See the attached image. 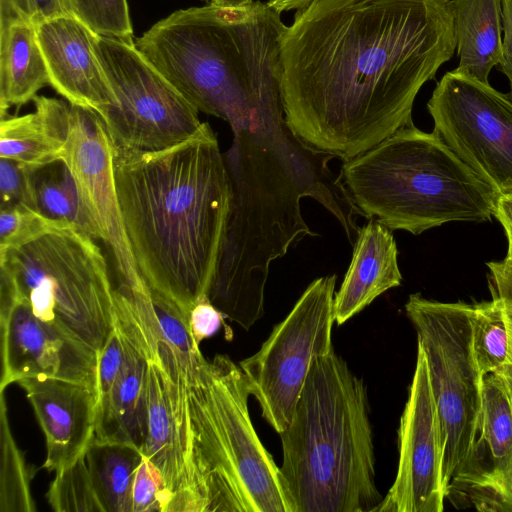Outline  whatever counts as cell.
Wrapping results in <instances>:
<instances>
[{"instance_id": "5b68a950", "label": "cell", "mask_w": 512, "mask_h": 512, "mask_svg": "<svg viewBox=\"0 0 512 512\" xmlns=\"http://www.w3.org/2000/svg\"><path fill=\"white\" fill-rule=\"evenodd\" d=\"M280 437L293 512H376L383 498L366 386L334 350L312 363Z\"/></svg>"}, {"instance_id": "52a82bcc", "label": "cell", "mask_w": 512, "mask_h": 512, "mask_svg": "<svg viewBox=\"0 0 512 512\" xmlns=\"http://www.w3.org/2000/svg\"><path fill=\"white\" fill-rule=\"evenodd\" d=\"M340 178L361 216L413 235L453 221H489L500 197L435 131L413 124L344 161Z\"/></svg>"}, {"instance_id": "7c38bea8", "label": "cell", "mask_w": 512, "mask_h": 512, "mask_svg": "<svg viewBox=\"0 0 512 512\" xmlns=\"http://www.w3.org/2000/svg\"><path fill=\"white\" fill-rule=\"evenodd\" d=\"M427 109L434 130L499 195L512 194V99L455 70L437 83Z\"/></svg>"}, {"instance_id": "cb8c5ba5", "label": "cell", "mask_w": 512, "mask_h": 512, "mask_svg": "<svg viewBox=\"0 0 512 512\" xmlns=\"http://www.w3.org/2000/svg\"><path fill=\"white\" fill-rule=\"evenodd\" d=\"M456 52L454 69L482 83L502 57V0H451Z\"/></svg>"}, {"instance_id": "4316f807", "label": "cell", "mask_w": 512, "mask_h": 512, "mask_svg": "<svg viewBox=\"0 0 512 512\" xmlns=\"http://www.w3.org/2000/svg\"><path fill=\"white\" fill-rule=\"evenodd\" d=\"M35 209L46 218L70 224L99 240L66 162L62 159L27 168Z\"/></svg>"}, {"instance_id": "30bf717a", "label": "cell", "mask_w": 512, "mask_h": 512, "mask_svg": "<svg viewBox=\"0 0 512 512\" xmlns=\"http://www.w3.org/2000/svg\"><path fill=\"white\" fill-rule=\"evenodd\" d=\"M336 275L315 279L254 355L239 362L263 418L277 433L289 425L314 360L333 348Z\"/></svg>"}, {"instance_id": "ab89813d", "label": "cell", "mask_w": 512, "mask_h": 512, "mask_svg": "<svg viewBox=\"0 0 512 512\" xmlns=\"http://www.w3.org/2000/svg\"><path fill=\"white\" fill-rule=\"evenodd\" d=\"M313 0H268L267 4L279 12L290 11V10H299L307 6Z\"/></svg>"}, {"instance_id": "4fadbf2b", "label": "cell", "mask_w": 512, "mask_h": 512, "mask_svg": "<svg viewBox=\"0 0 512 512\" xmlns=\"http://www.w3.org/2000/svg\"><path fill=\"white\" fill-rule=\"evenodd\" d=\"M62 160L74 176L99 240L112 253L119 282L133 288L144 287L146 283L137 268L121 217L114 143L95 111L71 105V124Z\"/></svg>"}, {"instance_id": "9c48e42d", "label": "cell", "mask_w": 512, "mask_h": 512, "mask_svg": "<svg viewBox=\"0 0 512 512\" xmlns=\"http://www.w3.org/2000/svg\"><path fill=\"white\" fill-rule=\"evenodd\" d=\"M405 311L428 363L442 433L446 497L475 440L482 405L484 376L473 349L472 304L439 302L414 293Z\"/></svg>"}, {"instance_id": "603a6c76", "label": "cell", "mask_w": 512, "mask_h": 512, "mask_svg": "<svg viewBox=\"0 0 512 512\" xmlns=\"http://www.w3.org/2000/svg\"><path fill=\"white\" fill-rule=\"evenodd\" d=\"M35 110L1 118L0 157L27 168L62 159L71 124V105L36 95Z\"/></svg>"}, {"instance_id": "e0dca14e", "label": "cell", "mask_w": 512, "mask_h": 512, "mask_svg": "<svg viewBox=\"0 0 512 512\" xmlns=\"http://www.w3.org/2000/svg\"><path fill=\"white\" fill-rule=\"evenodd\" d=\"M114 323L143 354L178 384L189 386L206 359L196 345L189 319L172 301L150 289L114 286Z\"/></svg>"}, {"instance_id": "7a4b0ae2", "label": "cell", "mask_w": 512, "mask_h": 512, "mask_svg": "<svg viewBox=\"0 0 512 512\" xmlns=\"http://www.w3.org/2000/svg\"><path fill=\"white\" fill-rule=\"evenodd\" d=\"M223 153L231 202L215 276L207 297L223 315L248 330L264 314L271 263L305 236L300 200L311 197L340 223L350 243L359 211L340 177L328 168L332 155L312 149L289 128L284 115L234 130Z\"/></svg>"}, {"instance_id": "9a60e30c", "label": "cell", "mask_w": 512, "mask_h": 512, "mask_svg": "<svg viewBox=\"0 0 512 512\" xmlns=\"http://www.w3.org/2000/svg\"><path fill=\"white\" fill-rule=\"evenodd\" d=\"M2 377L0 391L19 380L47 376L96 390L99 354L41 321L0 278Z\"/></svg>"}, {"instance_id": "5bb4252c", "label": "cell", "mask_w": 512, "mask_h": 512, "mask_svg": "<svg viewBox=\"0 0 512 512\" xmlns=\"http://www.w3.org/2000/svg\"><path fill=\"white\" fill-rule=\"evenodd\" d=\"M399 463L395 481L376 512H441L443 441L438 409L423 348L398 429Z\"/></svg>"}, {"instance_id": "3957f363", "label": "cell", "mask_w": 512, "mask_h": 512, "mask_svg": "<svg viewBox=\"0 0 512 512\" xmlns=\"http://www.w3.org/2000/svg\"><path fill=\"white\" fill-rule=\"evenodd\" d=\"M121 217L147 286L189 319L211 288L231 202L217 136L203 122L187 140L159 151L114 144Z\"/></svg>"}, {"instance_id": "d6a6232c", "label": "cell", "mask_w": 512, "mask_h": 512, "mask_svg": "<svg viewBox=\"0 0 512 512\" xmlns=\"http://www.w3.org/2000/svg\"><path fill=\"white\" fill-rule=\"evenodd\" d=\"M507 236L508 249L501 261L487 263L490 270L489 283L493 297L503 306L508 331V353L502 370L499 372L512 393V229L502 225Z\"/></svg>"}, {"instance_id": "8d00e7d4", "label": "cell", "mask_w": 512, "mask_h": 512, "mask_svg": "<svg viewBox=\"0 0 512 512\" xmlns=\"http://www.w3.org/2000/svg\"><path fill=\"white\" fill-rule=\"evenodd\" d=\"M224 317L207 296L202 297L189 316V328L196 345L199 346L204 339L213 336L224 324Z\"/></svg>"}, {"instance_id": "60d3db41", "label": "cell", "mask_w": 512, "mask_h": 512, "mask_svg": "<svg viewBox=\"0 0 512 512\" xmlns=\"http://www.w3.org/2000/svg\"><path fill=\"white\" fill-rule=\"evenodd\" d=\"M253 0H211L210 3L224 8H243L251 5Z\"/></svg>"}, {"instance_id": "f1b7e54d", "label": "cell", "mask_w": 512, "mask_h": 512, "mask_svg": "<svg viewBox=\"0 0 512 512\" xmlns=\"http://www.w3.org/2000/svg\"><path fill=\"white\" fill-rule=\"evenodd\" d=\"M1 399V492L0 511H34L30 493L31 474L8 425L4 391Z\"/></svg>"}, {"instance_id": "8992f818", "label": "cell", "mask_w": 512, "mask_h": 512, "mask_svg": "<svg viewBox=\"0 0 512 512\" xmlns=\"http://www.w3.org/2000/svg\"><path fill=\"white\" fill-rule=\"evenodd\" d=\"M186 394L188 488L171 512H293L280 467L252 424L239 364L206 359Z\"/></svg>"}, {"instance_id": "4dcf8cb0", "label": "cell", "mask_w": 512, "mask_h": 512, "mask_svg": "<svg viewBox=\"0 0 512 512\" xmlns=\"http://www.w3.org/2000/svg\"><path fill=\"white\" fill-rule=\"evenodd\" d=\"M69 14L102 37L134 44L127 0H65Z\"/></svg>"}, {"instance_id": "b9f144b4", "label": "cell", "mask_w": 512, "mask_h": 512, "mask_svg": "<svg viewBox=\"0 0 512 512\" xmlns=\"http://www.w3.org/2000/svg\"><path fill=\"white\" fill-rule=\"evenodd\" d=\"M202 1H208V0H202Z\"/></svg>"}, {"instance_id": "ba28073f", "label": "cell", "mask_w": 512, "mask_h": 512, "mask_svg": "<svg viewBox=\"0 0 512 512\" xmlns=\"http://www.w3.org/2000/svg\"><path fill=\"white\" fill-rule=\"evenodd\" d=\"M0 271L36 317L100 353L114 327V285L95 238L54 227L0 257Z\"/></svg>"}, {"instance_id": "83f0119b", "label": "cell", "mask_w": 512, "mask_h": 512, "mask_svg": "<svg viewBox=\"0 0 512 512\" xmlns=\"http://www.w3.org/2000/svg\"><path fill=\"white\" fill-rule=\"evenodd\" d=\"M472 339L475 357L482 375L499 373L507 358L508 331L501 301L472 304Z\"/></svg>"}, {"instance_id": "ffe728a7", "label": "cell", "mask_w": 512, "mask_h": 512, "mask_svg": "<svg viewBox=\"0 0 512 512\" xmlns=\"http://www.w3.org/2000/svg\"><path fill=\"white\" fill-rule=\"evenodd\" d=\"M147 434L142 449L161 473L171 500L184 495L189 480V438L186 385L177 384L160 367L148 363Z\"/></svg>"}, {"instance_id": "f546056e", "label": "cell", "mask_w": 512, "mask_h": 512, "mask_svg": "<svg viewBox=\"0 0 512 512\" xmlns=\"http://www.w3.org/2000/svg\"><path fill=\"white\" fill-rule=\"evenodd\" d=\"M46 497L56 512H104L93 486L85 453L71 465L56 471Z\"/></svg>"}, {"instance_id": "f35d334b", "label": "cell", "mask_w": 512, "mask_h": 512, "mask_svg": "<svg viewBox=\"0 0 512 512\" xmlns=\"http://www.w3.org/2000/svg\"><path fill=\"white\" fill-rule=\"evenodd\" d=\"M495 217L502 225L512 229V194L499 197Z\"/></svg>"}, {"instance_id": "44dd1931", "label": "cell", "mask_w": 512, "mask_h": 512, "mask_svg": "<svg viewBox=\"0 0 512 512\" xmlns=\"http://www.w3.org/2000/svg\"><path fill=\"white\" fill-rule=\"evenodd\" d=\"M402 282L398 250L389 228L375 219L360 228L353 256L334 296L335 322L341 325Z\"/></svg>"}, {"instance_id": "d590c367", "label": "cell", "mask_w": 512, "mask_h": 512, "mask_svg": "<svg viewBox=\"0 0 512 512\" xmlns=\"http://www.w3.org/2000/svg\"><path fill=\"white\" fill-rule=\"evenodd\" d=\"M1 207L27 206L34 210V200L27 169L21 164L0 157Z\"/></svg>"}, {"instance_id": "d4e9b609", "label": "cell", "mask_w": 512, "mask_h": 512, "mask_svg": "<svg viewBox=\"0 0 512 512\" xmlns=\"http://www.w3.org/2000/svg\"><path fill=\"white\" fill-rule=\"evenodd\" d=\"M50 85L49 73L40 48L37 27L15 22L0 30V116L12 106H21Z\"/></svg>"}, {"instance_id": "ac0fdd59", "label": "cell", "mask_w": 512, "mask_h": 512, "mask_svg": "<svg viewBox=\"0 0 512 512\" xmlns=\"http://www.w3.org/2000/svg\"><path fill=\"white\" fill-rule=\"evenodd\" d=\"M36 27L50 85L58 94L99 116L117 104L95 50L96 33L71 15L45 20Z\"/></svg>"}, {"instance_id": "74e56055", "label": "cell", "mask_w": 512, "mask_h": 512, "mask_svg": "<svg viewBox=\"0 0 512 512\" xmlns=\"http://www.w3.org/2000/svg\"><path fill=\"white\" fill-rule=\"evenodd\" d=\"M502 57L498 69L508 78L512 99V0H502Z\"/></svg>"}, {"instance_id": "6da1fadb", "label": "cell", "mask_w": 512, "mask_h": 512, "mask_svg": "<svg viewBox=\"0 0 512 512\" xmlns=\"http://www.w3.org/2000/svg\"><path fill=\"white\" fill-rule=\"evenodd\" d=\"M455 50L451 0H313L281 38L285 121L350 160L413 124L418 92Z\"/></svg>"}, {"instance_id": "277c9868", "label": "cell", "mask_w": 512, "mask_h": 512, "mask_svg": "<svg viewBox=\"0 0 512 512\" xmlns=\"http://www.w3.org/2000/svg\"><path fill=\"white\" fill-rule=\"evenodd\" d=\"M286 25L267 3L180 9L134 42L142 56L198 111L232 131L284 113L280 45Z\"/></svg>"}, {"instance_id": "8fae6325", "label": "cell", "mask_w": 512, "mask_h": 512, "mask_svg": "<svg viewBox=\"0 0 512 512\" xmlns=\"http://www.w3.org/2000/svg\"><path fill=\"white\" fill-rule=\"evenodd\" d=\"M95 50L117 100L100 116L116 146L159 151L198 131L199 111L134 44L98 35Z\"/></svg>"}, {"instance_id": "e575fe53", "label": "cell", "mask_w": 512, "mask_h": 512, "mask_svg": "<svg viewBox=\"0 0 512 512\" xmlns=\"http://www.w3.org/2000/svg\"><path fill=\"white\" fill-rule=\"evenodd\" d=\"M63 15H70L65 0H0V30L21 21L37 26Z\"/></svg>"}, {"instance_id": "484cf974", "label": "cell", "mask_w": 512, "mask_h": 512, "mask_svg": "<svg viewBox=\"0 0 512 512\" xmlns=\"http://www.w3.org/2000/svg\"><path fill=\"white\" fill-rule=\"evenodd\" d=\"M85 456L104 512H133L132 488L143 457L141 450L130 444L92 439Z\"/></svg>"}, {"instance_id": "7402d4cb", "label": "cell", "mask_w": 512, "mask_h": 512, "mask_svg": "<svg viewBox=\"0 0 512 512\" xmlns=\"http://www.w3.org/2000/svg\"><path fill=\"white\" fill-rule=\"evenodd\" d=\"M147 370L146 358L125 336L119 374L110 390L97 400L93 439L130 444L142 452L147 434Z\"/></svg>"}, {"instance_id": "1f68e13d", "label": "cell", "mask_w": 512, "mask_h": 512, "mask_svg": "<svg viewBox=\"0 0 512 512\" xmlns=\"http://www.w3.org/2000/svg\"><path fill=\"white\" fill-rule=\"evenodd\" d=\"M64 224L66 223L50 220L27 206L1 207L0 257Z\"/></svg>"}, {"instance_id": "836d02e7", "label": "cell", "mask_w": 512, "mask_h": 512, "mask_svg": "<svg viewBox=\"0 0 512 512\" xmlns=\"http://www.w3.org/2000/svg\"><path fill=\"white\" fill-rule=\"evenodd\" d=\"M170 500L171 494L161 473L143 455L133 482V512H166Z\"/></svg>"}, {"instance_id": "2e32d148", "label": "cell", "mask_w": 512, "mask_h": 512, "mask_svg": "<svg viewBox=\"0 0 512 512\" xmlns=\"http://www.w3.org/2000/svg\"><path fill=\"white\" fill-rule=\"evenodd\" d=\"M445 499L457 508L512 512V393L500 373L483 377L475 440Z\"/></svg>"}, {"instance_id": "d6986e66", "label": "cell", "mask_w": 512, "mask_h": 512, "mask_svg": "<svg viewBox=\"0 0 512 512\" xmlns=\"http://www.w3.org/2000/svg\"><path fill=\"white\" fill-rule=\"evenodd\" d=\"M27 394L46 439L43 468L58 471L84 454L94 437L97 392L64 379L38 376L17 382Z\"/></svg>"}]
</instances>
